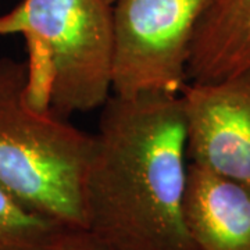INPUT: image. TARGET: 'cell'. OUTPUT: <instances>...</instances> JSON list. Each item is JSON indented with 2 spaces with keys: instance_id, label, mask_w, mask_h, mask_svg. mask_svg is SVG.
Here are the masks:
<instances>
[{
  "instance_id": "1",
  "label": "cell",
  "mask_w": 250,
  "mask_h": 250,
  "mask_svg": "<svg viewBox=\"0 0 250 250\" xmlns=\"http://www.w3.org/2000/svg\"><path fill=\"white\" fill-rule=\"evenodd\" d=\"M179 95H110L83 184L85 231L108 250H197L184 215Z\"/></svg>"
},
{
  "instance_id": "2",
  "label": "cell",
  "mask_w": 250,
  "mask_h": 250,
  "mask_svg": "<svg viewBox=\"0 0 250 250\" xmlns=\"http://www.w3.org/2000/svg\"><path fill=\"white\" fill-rule=\"evenodd\" d=\"M25 41L27 96L68 118L111 95L113 4L106 0H22L0 16V36Z\"/></svg>"
},
{
  "instance_id": "3",
  "label": "cell",
  "mask_w": 250,
  "mask_h": 250,
  "mask_svg": "<svg viewBox=\"0 0 250 250\" xmlns=\"http://www.w3.org/2000/svg\"><path fill=\"white\" fill-rule=\"evenodd\" d=\"M95 135L27 96V64L0 57V187L67 228L85 229L83 184Z\"/></svg>"
},
{
  "instance_id": "4",
  "label": "cell",
  "mask_w": 250,
  "mask_h": 250,
  "mask_svg": "<svg viewBox=\"0 0 250 250\" xmlns=\"http://www.w3.org/2000/svg\"><path fill=\"white\" fill-rule=\"evenodd\" d=\"M213 0H116L111 92L179 95L200 20Z\"/></svg>"
},
{
  "instance_id": "5",
  "label": "cell",
  "mask_w": 250,
  "mask_h": 250,
  "mask_svg": "<svg viewBox=\"0 0 250 250\" xmlns=\"http://www.w3.org/2000/svg\"><path fill=\"white\" fill-rule=\"evenodd\" d=\"M192 164L250 185V68L179 93Z\"/></svg>"
},
{
  "instance_id": "6",
  "label": "cell",
  "mask_w": 250,
  "mask_h": 250,
  "mask_svg": "<svg viewBox=\"0 0 250 250\" xmlns=\"http://www.w3.org/2000/svg\"><path fill=\"white\" fill-rule=\"evenodd\" d=\"M184 215L197 250H250V185L190 164Z\"/></svg>"
},
{
  "instance_id": "7",
  "label": "cell",
  "mask_w": 250,
  "mask_h": 250,
  "mask_svg": "<svg viewBox=\"0 0 250 250\" xmlns=\"http://www.w3.org/2000/svg\"><path fill=\"white\" fill-rule=\"evenodd\" d=\"M250 68V0H213L197 25L188 81L213 82Z\"/></svg>"
},
{
  "instance_id": "8",
  "label": "cell",
  "mask_w": 250,
  "mask_h": 250,
  "mask_svg": "<svg viewBox=\"0 0 250 250\" xmlns=\"http://www.w3.org/2000/svg\"><path fill=\"white\" fill-rule=\"evenodd\" d=\"M65 228L28 210L0 187V250H46Z\"/></svg>"
},
{
  "instance_id": "9",
  "label": "cell",
  "mask_w": 250,
  "mask_h": 250,
  "mask_svg": "<svg viewBox=\"0 0 250 250\" xmlns=\"http://www.w3.org/2000/svg\"><path fill=\"white\" fill-rule=\"evenodd\" d=\"M46 250H108L85 229L65 228Z\"/></svg>"
},
{
  "instance_id": "10",
  "label": "cell",
  "mask_w": 250,
  "mask_h": 250,
  "mask_svg": "<svg viewBox=\"0 0 250 250\" xmlns=\"http://www.w3.org/2000/svg\"><path fill=\"white\" fill-rule=\"evenodd\" d=\"M106 1H107V3H110V4H113V3H114L116 0H106Z\"/></svg>"
}]
</instances>
